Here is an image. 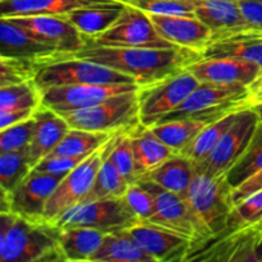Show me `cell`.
Segmentation results:
<instances>
[{
  "label": "cell",
  "instance_id": "1",
  "mask_svg": "<svg viewBox=\"0 0 262 262\" xmlns=\"http://www.w3.org/2000/svg\"><path fill=\"white\" fill-rule=\"evenodd\" d=\"M69 56L104 64L135 78L138 86H146L186 71L201 54L184 48H106L89 43Z\"/></svg>",
  "mask_w": 262,
  "mask_h": 262
},
{
  "label": "cell",
  "instance_id": "2",
  "mask_svg": "<svg viewBox=\"0 0 262 262\" xmlns=\"http://www.w3.org/2000/svg\"><path fill=\"white\" fill-rule=\"evenodd\" d=\"M60 228L48 220H31L0 212V260L3 262H64Z\"/></svg>",
  "mask_w": 262,
  "mask_h": 262
},
{
  "label": "cell",
  "instance_id": "3",
  "mask_svg": "<svg viewBox=\"0 0 262 262\" xmlns=\"http://www.w3.org/2000/svg\"><path fill=\"white\" fill-rule=\"evenodd\" d=\"M232 189L227 176H210L194 171L184 200L201 235L197 246L210 238L217 237L225 230L228 216L233 209Z\"/></svg>",
  "mask_w": 262,
  "mask_h": 262
},
{
  "label": "cell",
  "instance_id": "4",
  "mask_svg": "<svg viewBox=\"0 0 262 262\" xmlns=\"http://www.w3.org/2000/svg\"><path fill=\"white\" fill-rule=\"evenodd\" d=\"M71 128L113 133L129 130L140 124L138 89L115 95L86 109L60 113Z\"/></svg>",
  "mask_w": 262,
  "mask_h": 262
},
{
  "label": "cell",
  "instance_id": "5",
  "mask_svg": "<svg viewBox=\"0 0 262 262\" xmlns=\"http://www.w3.org/2000/svg\"><path fill=\"white\" fill-rule=\"evenodd\" d=\"M246 94V86L200 82L183 104L166 115L160 123L179 119H197L211 123L230 113L242 110L241 101L245 99Z\"/></svg>",
  "mask_w": 262,
  "mask_h": 262
},
{
  "label": "cell",
  "instance_id": "6",
  "mask_svg": "<svg viewBox=\"0 0 262 262\" xmlns=\"http://www.w3.org/2000/svg\"><path fill=\"white\" fill-rule=\"evenodd\" d=\"M118 133H114L105 145H102L95 152L87 156L79 165H77L73 170L69 171L61 179V182L46 204L45 219L48 222L55 224L56 220L64 212L68 211L72 207L77 206V205L82 204L84 197L89 194L92 186H94L97 171H99L102 161L106 158L107 154L112 151Z\"/></svg>",
  "mask_w": 262,
  "mask_h": 262
},
{
  "label": "cell",
  "instance_id": "7",
  "mask_svg": "<svg viewBox=\"0 0 262 262\" xmlns=\"http://www.w3.org/2000/svg\"><path fill=\"white\" fill-rule=\"evenodd\" d=\"M200 81L189 71L138 87L140 123L145 127L159 124L166 115L178 109Z\"/></svg>",
  "mask_w": 262,
  "mask_h": 262
},
{
  "label": "cell",
  "instance_id": "8",
  "mask_svg": "<svg viewBox=\"0 0 262 262\" xmlns=\"http://www.w3.org/2000/svg\"><path fill=\"white\" fill-rule=\"evenodd\" d=\"M35 82L40 90L74 84L137 83L135 78L117 69L74 56L41 67Z\"/></svg>",
  "mask_w": 262,
  "mask_h": 262
},
{
  "label": "cell",
  "instance_id": "9",
  "mask_svg": "<svg viewBox=\"0 0 262 262\" xmlns=\"http://www.w3.org/2000/svg\"><path fill=\"white\" fill-rule=\"evenodd\" d=\"M90 43L106 48H179L161 37L148 13L128 5L120 17L105 32L92 38Z\"/></svg>",
  "mask_w": 262,
  "mask_h": 262
},
{
  "label": "cell",
  "instance_id": "10",
  "mask_svg": "<svg viewBox=\"0 0 262 262\" xmlns=\"http://www.w3.org/2000/svg\"><path fill=\"white\" fill-rule=\"evenodd\" d=\"M140 222L124 199L120 197L77 205L64 212L55 225L59 228H94L107 234L127 230Z\"/></svg>",
  "mask_w": 262,
  "mask_h": 262
},
{
  "label": "cell",
  "instance_id": "11",
  "mask_svg": "<svg viewBox=\"0 0 262 262\" xmlns=\"http://www.w3.org/2000/svg\"><path fill=\"white\" fill-rule=\"evenodd\" d=\"M258 122L253 109L239 110L229 129L220 138L214 150L194 165V170L210 176H227L250 143Z\"/></svg>",
  "mask_w": 262,
  "mask_h": 262
},
{
  "label": "cell",
  "instance_id": "12",
  "mask_svg": "<svg viewBox=\"0 0 262 262\" xmlns=\"http://www.w3.org/2000/svg\"><path fill=\"white\" fill-rule=\"evenodd\" d=\"M137 83H109V84H74L58 86L41 90V106L56 113L74 112L100 104L115 95L138 89Z\"/></svg>",
  "mask_w": 262,
  "mask_h": 262
},
{
  "label": "cell",
  "instance_id": "13",
  "mask_svg": "<svg viewBox=\"0 0 262 262\" xmlns=\"http://www.w3.org/2000/svg\"><path fill=\"white\" fill-rule=\"evenodd\" d=\"M138 183H142L152 191L156 199L155 212L146 223L187 238L193 242V248L196 247L201 241V235L186 200L152 182L138 181Z\"/></svg>",
  "mask_w": 262,
  "mask_h": 262
},
{
  "label": "cell",
  "instance_id": "14",
  "mask_svg": "<svg viewBox=\"0 0 262 262\" xmlns=\"http://www.w3.org/2000/svg\"><path fill=\"white\" fill-rule=\"evenodd\" d=\"M5 18H9L20 27L30 31L38 40L68 56L78 53L90 43V38L64 15H20Z\"/></svg>",
  "mask_w": 262,
  "mask_h": 262
},
{
  "label": "cell",
  "instance_id": "15",
  "mask_svg": "<svg viewBox=\"0 0 262 262\" xmlns=\"http://www.w3.org/2000/svg\"><path fill=\"white\" fill-rule=\"evenodd\" d=\"M200 82L220 84H239L248 87L262 69L253 61L234 56L200 58L187 68Z\"/></svg>",
  "mask_w": 262,
  "mask_h": 262
},
{
  "label": "cell",
  "instance_id": "16",
  "mask_svg": "<svg viewBox=\"0 0 262 262\" xmlns=\"http://www.w3.org/2000/svg\"><path fill=\"white\" fill-rule=\"evenodd\" d=\"M125 232L155 262L187 261L193 248L192 241L146 222H140Z\"/></svg>",
  "mask_w": 262,
  "mask_h": 262
},
{
  "label": "cell",
  "instance_id": "17",
  "mask_svg": "<svg viewBox=\"0 0 262 262\" xmlns=\"http://www.w3.org/2000/svg\"><path fill=\"white\" fill-rule=\"evenodd\" d=\"M0 56L32 59L46 66L68 55L38 40L9 18L0 17Z\"/></svg>",
  "mask_w": 262,
  "mask_h": 262
},
{
  "label": "cell",
  "instance_id": "18",
  "mask_svg": "<svg viewBox=\"0 0 262 262\" xmlns=\"http://www.w3.org/2000/svg\"><path fill=\"white\" fill-rule=\"evenodd\" d=\"M63 178L51 174L30 173L12 193L5 192L9 196V212L31 220H46V204Z\"/></svg>",
  "mask_w": 262,
  "mask_h": 262
},
{
  "label": "cell",
  "instance_id": "19",
  "mask_svg": "<svg viewBox=\"0 0 262 262\" xmlns=\"http://www.w3.org/2000/svg\"><path fill=\"white\" fill-rule=\"evenodd\" d=\"M161 37L179 48L202 54L212 41V31L194 15L148 14Z\"/></svg>",
  "mask_w": 262,
  "mask_h": 262
},
{
  "label": "cell",
  "instance_id": "20",
  "mask_svg": "<svg viewBox=\"0 0 262 262\" xmlns=\"http://www.w3.org/2000/svg\"><path fill=\"white\" fill-rule=\"evenodd\" d=\"M191 5L194 17L212 31V40L220 36L251 30L243 17L238 0H191Z\"/></svg>",
  "mask_w": 262,
  "mask_h": 262
},
{
  "label": "cell",
  "instance_id": "21",
  "mask_svg": "<svg viewBox=\"0 0 262 262\" xmlns=\"http://www.w3.org/2000/svg\"><path fill=\"white\" fill-rule=\"evenodd\" d=\"M33 117L36 122L35 133L28 151L32 166H35L53 152L71 127L59 113L48 107L40 106Z\"/></svg>",
  "mask_w": 262,
  "mask_h": 262
},
{
  "label": "cell",
  "instance_id": "22",
  "mask_svg": "<svg viewBox=\"0 0 262 262\" xmlns=\"http://www.w3.org/2000/svg\"><path fill=\"white\" fill-rule=\"evenodd\" d=\"M201 56H234L247 59L260 66L262 69V32L246 30L220 36L211 41Z\"/></svg>",
  "mask_w": 262,
  "mask_h": 262
},
{
  "label": "cell",
  "instance_id": "23",
  "mask_svg": "<svg viewBox=\"0 0 262 262\" xmlns=\"http://www.w3.org/2000/svg\"><path fill=\"white\" fill-rule=\"evenodd\" d=\"M194 171V164L188 158L181 154H174L158 168L141 177L138 181L152 182L161 188L184 199L193 179Z\"/></svg>",
  "mask_w": 262,
  "mask_h": 262
},
{
  "label": "cell",
  "instance_id": "24",
  "mask_svg": "<svg viewBox=\"0 0 262 262\" xmlns=\"http://www.w3.org/2000/svg\"><path fill=\"white\" fill-rule=\"evenodd\" d=\"M114 0H0V17L66 15L74 9Z\"/></svg>",
  "mask_w": 262,
  "mask_h": 262
},
{
  "label": "cell",
  "instance_id": "25",
  "mask_svg": "<svg viewBox=\"0 0 262 262\" xmlns=\"http://www.w3.org/2000/svg\"><path fill=\"white\" fill-rule=\"evenodd\" d=\"M140 178L173 156L174 151L166 146L150 127L140 123L129 130Z\"/></svg>",
  "mask_w": 262,
  "mask_h": 262
},
{
  "label": "cell",
  "instance_id": "26",
  "mask_svg": "<svg viewBox=\"0 0 262 262\" xmlns=\"http://www.w3.org/2000/svg\"><path fill=\"white\" fill-rule=\"evenodd\" d=\"M104 237L105 233L94 228H60L59 246L64 262H91Z\"/></svg>",
  "mask_w": 262,
  "mask_h": 262
},
{
  "label": "cell",
  "instance_id": "27",
  "mask_svg": "<svg viewBox=\"0 0 262 262\" xmlns=\"http://www.w3.org/2000/svg\"><path fill=\"white\" fill-rule=\"evenodd\" d=\"M125 5L118 2L92 5L74 9L67 13L64 17L73 26H76L90 41L100 33L105 32L122 14Z\"/></svg>",
  "mask_w": 262,
  "mask_h": 262
},
{
  "label": "cell",
  "instance_id": "28",
  "mask_svg": "<svg viewBox=\"0 0 262 262\" xmlns=\"http://www.w3.org/2000/svg\"><path fill=\"white\" fill-rule=\"evenodd\" d=\"M91 262H155L141 250L125 230L105 234L99 250Z\"/></svg>",
  "mask_w": 262,
  "mask_h": 262
},
{
  "label": "cell",
  "instance_id": "29",
  "mask_svg": "<svg viewBox=\"0 0 262 262\" xmlns=\"http://www.w3.org/2000/svg\"><path fill=\"white\" fill-rule=\"evenodd\" d=\"M237 112H233L230 114L225 115V117L220 118V119L214 120V122L209 123L207 125H205L204 129L181 151V155L188 158L192 163L196 165L200 161L204 160L212 150H214L215 146L217 145V142L220 141V138L224 136V133L229 129L230 125L233 124V122L237 118Z\"/></svg>",
  "mask_w": 262,
  "mask_h": 262
},
{
  "label": "cell",
  "instance_id": "30",
  "mask_svg": "<svg viewBox=\"0 0 262 262\" xmlns=\"http://www.w3.org/2000/svg\"><path fill=\"white\" fill-rule=\"evenodd\" d=\"M109 155L110 152L107 154L106 158L102 161L101 166H100L99 171H97L94 186H92L89 194L84 197L82 204H84V202L100 201V200L120 199V197L124 196L129 183L120 174V171L114 165Z\"/></svg>",
  "mask_w": 262,
  "mask_h": 262
},
{
  "label": "cell",
  "instance_id": "31",
  "mask_svg": "<svg viewBox=\"0 0 262 262\" xmlns=\"http://www.w3.org/2000/svg\"><path fill=\"white\" fill-rule=\"evenodd\" d=\"M262 170V122H258L246 150L227 174L232 188L241 186Z\"/></svg>",
  "mask_w": 262,
  "mask_h": 262
},
{
  "label": "cell",
  "instance_id": "32",
  "mask_svg": "<svg viewBox=\"0 0 262 262\" xmlns=\"http://www.w3.org/2000/svg\"><path fill=\"white\" fill-rule=\"evenodd\" d=\"M207 124L204 120L179 119L159 123L150 128L166 146L179 154Z\"/></svg>",
  "mask_w": 262,
  "mask_h": 262
},
{
  "label": "cell",
  "instance_id": "33",
  "mask_svg": "<svg viewBox=\"0 0 262 262\" xmlns=\"http://www.w3.org/2000/svg\"><path fill=\"white\" fill-rule=\"evenodd\" d=\"M114 135V133H113ZM109 133L69 128L68 132L49 156H77L90 155L110 140Z\"/></svg>",
  "mask_w": 262,
  "mask_h": 262
},
{
  "label": "cell",
  "instance_id": "34",
  "mask_svg": "<svg viewBox=\"0 0 262 262\" xmlns=\"http://www.w3.org/2000/svg\"><path fill=\"white\" fill-rule=\"evenodd\" d=\"M28 147L17 151H0V191L12 193L32 170Z\"/></svg>",
  "mask_w": 262,
  "mask_h": 262
},
{
  "label": "cell",
  "instance_id": "35",
  "mask_svg": "<svg viewBox=\"0 0 262 262\" xmlns=\"http://www.w3.org/2000/svg\"><path fill=\"white\" fill-rule=\"evenodd\" d=\"M42 92L35 81L0 87V112L17 109H37Z\"/></svg>",
  "mask_w": 262,
  "mask_h": 262
},
{
  "label": "cell",
  "instance_id": "36",
  "mask_svg": "<svg viewBox=\"0 0 262 262\" xmlns=\"http://www.w3.org/2000/svg\"><path fill=\"white\" fill-rule=\"evenodd\" d=\"M262 224V189L234 205L228 216L225 230L222 233L237 232L241 229ZM220 234V235H222Z\"/></svg>",
  "mask_w": 262,
  "mask_h": 262
},
{
  "label": "cell",
  "instance_id": "37",
  "mask_svg": "<svg viewBox=\"0 0 262 262\" xmlns=\"http://www.w3.org/2000/svg\"><path fill=\"white\" fill-rule=\"evenodd\" d=\"M41 67L40 61L32 59L0 56V87L35 81Z\"/></svg>",
  "mask_w": 262,
  "mask_h": 262
},
{
  "label": "cell",
  "instance_id": "38",
  "mask_svg": "<svg viewBox=\"0 0 262 262\" xmlns=\"http://www.w3.org/2000/svg\"><path fill=\"white\" fill-rule=\"evenodd\" d=\"M129 130H123L118 133L109 156L120 174L124 177L125 181L132 184L140 179V174L136 165V156Z\"/></svg>",
  "mask_w": 262,
  "mask_h": 262
},
{
  "label": "cell",
  "instance_id": "39",
  "mask_svg": "<svg viewBox=\"0 0 262 262\" xmlns=\"http://www.w3.org/2000/svg\"><path fill=\"white\" fill-rule=\"evenodd\" d=\"M123 199L127 202V205L132 210L133 214L141 222H146L147 219H150L154 212H155V194L147 187L143 186L142 183L136 182V183L129 184Z\"/></svg>",
  "mask_w": 262,
  "mask_h": 262
},
{
  "label": "cell",
  "instance_id": "40",
  "mask_svg": "<svg viewBox=\"0 0 262 262\" xmlns=\"http://www.w3.org/2000/svg\"><path fill=\"white\" fill-rule=\"evenodd\" d=\"M35 117L0 130V151H17L30 146L35 133Z\"/></svg>",
  "mask_w": 262,
  "mask_h": 262
},
{
  "label": "cell",
  "instance_id": "41",
  "mask_svg": "<svg viewBox=\"0 0 262 262\" xmlns=\"http://www.w3.org/2000/svg\"><path fill=\"white\" fill-rule=\"evenodd\" d=\"M87 156L89 155L48 156L43 160H41L40 163L36 164L32 168V170H31V173L66 177L69 171H72L77 165H79Z\"/></svg>",
  "mask_w": 262,
  "mask_h": 262
},
{
  "label": "cell",
  "instance_id": "42",
  "mask_svg": "<svg viewBox=\"0 0 262 262\" xmlns=\"http://www.w3.org/2000/svg\"><path fill=\"white\" fill-rule=\"evenodd\" d=\"M238 4L251 30L262 32V3L260 0H238Z\"/></svg>",
  "mask_w": 262,
  "mask_h": 262
},
{
  "label": "cell",
  "instance_id": "43",
  "mask_svg": "<svg viewBox=\"0 0 262 262\" xmlns=\"http://www.w3.org/2000/svg\"><path fill=\"white\" fill-rule=\"evenodd\" d=\"M261 189H262V170L258 171V173L256 174V176H253L252 178L246 181L245 183H242L241 186L235 187V188L232 189L233 206L239 204L241 201H243V200L247 199V197H250L251 194L261 191Z\"/></svg>",
  "mask_w": 262,
  "mask_h": 262
},
{
  "label": "cell",
  "instance_id": "44",
  "mask_svg": "<svg viewBox=\"0 0 262 262\" xmlns=\"http://www.w3.org/2000/svg\"><path fill=\"white\" fill-rule=\"evenodd\" d=\"M37 109H17L9 110V112H0V130L31 119Z\"/></svg>",
  "mask_w": 262,
  "mask_h": 262
},
{
  "label": "cell",
  "instance_id": "45",
  "mask_svg": "<svg viewBox=\"0 0 262 262\" xmlns=\"http://www.w3.org/2000/svg\"><path fill=\"white\" fill-rule=\"evenodd\" d=\"M258 104H262V74L247 87V94L245 99L241 101V106L246 109V107H252Z\"/></svg>",
  "mask_w": 262,
  "mask_h": 262
},
{
  "label": "cell",
  "instance_id": "46",
  "mask_svg": "<svg viewBox=\"0 0 262 262\" xmlns=\"http://www.w3.org/2000/svg\"><path fill=\"white\" fill-rule=\"evenodd\" d=\"M251 109L255 110V113H256V114H257V117H258V120H260V122H262V104L255 105V106H252V107H251Z\"/></svg>",
  "mask_w": 262,
  "mask_h": 262
},
{
  "label": "cell",
  "instance_id": "47",
  "mask_svg": "<svg viewBox=\"0 0 262 262\" xmlns=\"http://www.w3.org/2000/svg\"><path fill=\"white\" fill-rule=\"evenodd\" d=\"M260 2H261V3H262V0H260Z\"/></svg>",
  "mask_w": 262,
  "mask_h": 262
},
{
  "label": "cell",
  "instance_id": "48",
  "mask_svg": "<svg viewBox=\"0 0 262 262\" xmlns=\"http://www.w3.org/2000/svg\"><path fill=\"white\" fill-rule=\"evenodd\" d=\"M261 225H262V224H261Z\"/></svg>",
  "mask_w": 262,
  "mask_h": 262
}]
</instances>
